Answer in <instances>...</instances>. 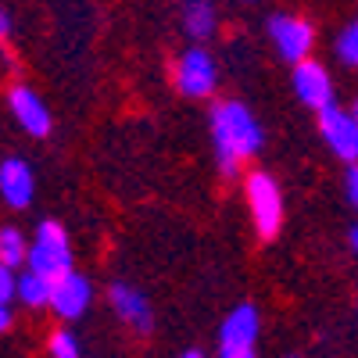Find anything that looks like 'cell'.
<instances>
[{
    "label": "cell",
    "instance_id": "1",
    "mask_svg": "<svg viewBox=\"0 0 358 358\" xmlns=\"http://www.w3.org/2000/svg\"><path fill=\"white\" fill-rule=\"evenodd\" d=\"M212 140L222 176H236L241 162L262 151V126L241 101H219L212 108Z\"/></svg>",
    "mask_w": 358,
    "mask_h": 358
},
{
    "label": "cell",
    "instance_id": "2",
    "mask_svg": "<svg viewBox=\"0 0 358 358\" xmlns=\"http://www.w3.org/2000/svg\"><path fill=\"white\" fill-rule=\"evenodd\" d=\"M25 265L33 268V273L47 276L50 283H57L65 273H72V244H69V236L62 229V222H40L36 229V241L29 244V258Z\"/></svg>",
    "mask_w": 358,
    "mask_h": 358
},
{
    "label": "cell",
    "instance_id": "3",
    "mask_svg": "<svg viewBox=\"0 0 358 358\" xmlns=\"http://www.w3.org/2000/svg\"><path fill=\"white\" fill-rule=\"evenodd\" d=\"M244 194H248V208H251V219L258 226V233L265 241H273L283 226V197L280 187L268 172H251L244 179Z\"/></svg>",
    "mask_w": 358,
    "mask_h": 358
},
{
    "label": "cell",
    "instance_id": "4",
    "mask_svg": "<svg viewBox=\"0 0 358 358\" xmlns=\"http://www.w3.org/2000/svg\"><path fill=\"white\" fill-rule=\"evenodd\" d=\"M258 348V308L236 305L219 326V355L222 358H251Z\"/></svg>",
    "mask_w": 358,
    "mask_h": 358
},
{
    "label": "cell",
    "instance_id": "5",
    "mask_svg": "<svg viewBox=\"0 0 358 358\" xmlns=\"http://www.w3.org/2000/svg\"><path fill=\"white\" fill-rule=\"evenodd\" d=\"M268 40L283 62H305L315 47V29L297 15H273L268 18Z\"/></svg>",
    "mask_w": 358,
    "mask_h": 358
},
{
    "label": "cell",
    "instance_id": "6",
    "mask_svg": "<svg viewBox=\"0 0 358 358\" xmlns=\"http://www.w3.org/2000/svg\"><path fill=\"white\" fill-rule=\"evenodd\" d=\"M219 83V69L212 62V54L204 47H190L183 57L176 62V86L183 97H212Z\"/></svg>",
    "mask_w": 358,
    "mask_h": 358
},
{
    "label": "cell",
    "instance_id": "7",
    "mask_svg": "<svg viewBox=\"0 0 358 358\" xmlns=\"http://www.w3.org/2000/svg\"><path fill=\"white\" fill-rule=\"evenodd\" d=\"M319 129L341 162H348V165L358 162V118L351 111H341L337 104H326L319 111Z\"/></svg>",
    "mask_w": 358,
    "mask_h": 358
},
{
    "label": "cell",
    "instance_id": "8",
    "mask_svg": "<svg viewBox=\"0 0 358 358\" xmlns=\"http://www.w3.org/2000/svg\"><path fill=\"white\" fill-rule=\"evenodd\" d=\"M108 301H111V312L122 319L133 334H140V337H147L155 330V312H151V301L140 294V290H133L129 283H111V290H108Z\"/></svg>",
    "mask_w": 358,
    "mask_h": 358
},
{
    "label": "cell",
    "instance_id": "9",
    "mask_svg": "<svg viewBox=\"0 0 358 358\" xmlns=\"http://www.w3.org/2000/svg\"><path fill=\"white\" fill-rule=\"evenodd\" d=\"M294 94H297V101H301L305 108L322 111L326 104H334V79L319 62L305 57V62L294 65Z\"/></svg>",
    "mask_w": 358,
    "mask_h": 358
},
{
    "label": "cell",
    "instance_id": "10",
    "mask_svg": "<svg viewBox=\"0 0 358 358\" xmlns=\"http://www.w3.org/2000/svg\"><path fill=\"white\" fill-rule=\"evenodd\" d=\"M8 104H11V115H15V122L29 133V136H36V140H47L50 129H54V118L47 111V104L33 94L29 86H11V94H8Z\"/></svg>",
    "mask_w": 358,
    "mask_h": 358
},
{
    "label": "cell",
    "instance_id": "11",
    "mask_svg": "<svg viewBox=\"0 0 358 358\" xmlns=\"http://www.w3.org/2000/svg\"><path fill=\"white\" fill-rule=\"evenodd\" d=\"M90 301H94V287H90V280L83 273H65L62 280L54 283V294H50V308L57 319H79Z\"/></svg>",
    "mask_w": 358,
    "mask_h": 358
},
{
    "label": "cell",
    "instance_id": "12",
    "mask_svg": "<svg viewBox=\"0 0 358 358\" xmlns=\"http://www.w3.org/2000/svg\"><path fill=\"white\" fill-rule=\"evenodd\" d=\"M0 194H4V201L11 208L33 204L36 179H33V169H29L22 158H4V165H0Z\"/></svg>",
    "mask_w": 358,
    "mask_h": 358
},
{
    "label": "cell",
    "instance_id": "13",
    "mask_svg": "<svg viewBox=\"0 0 358 358\" xmlns=\"http://www.w3.org/2000/svg\"><path fill=\"white\" fill-rule=\"evenodd\" d=\"M219 25V15H215V4L212 0H187L183 8V29L194 36V40H208Z\"/></svg>",
    "mask_w": 358,
    "mask_h": 358
},
{
    "label": "cell",
    "instance_id": "14",
    "mask_svg": "<svg viewBox=\"0 0 358 358\" xmlns=\"http://www.w3.org/2000/svg\"><path fill=\"white\" fill-rule=\"evenodd\" d=\"M50 294H54V283L47 276L33 273V268L22 273V280H18V301L25 308H47L50 305Z\"/></svg>",
    "mask_w": 358,
    "mask_h": 358
},
{
    "label": "cell",
    "instance_id": "15",
    "mask_svg": "<svg viewBox=\"0 0 358 358\" xmlns=\"http://www.w3.org/2000/svg\"><path fill=\"white\" fill-rule=\"evenodd\" d=\"M29 258V244H25V236L22 229L15 226H4V233H0V265H22Z\"/></svg>",
    "mask_w": 358,
    "mask_h": 358
},
{
    "label": "cell",
    "instance_id": "16",
    "mask_svg": "<svg viewBox=\"0 0 358 358\" xmlns=\"http://www.w3.org/2000/svg\"><path fill=\"white\" fill-rule=\"evenodd\" d=\"M337 57H341L344 65L358 69V22H351L344 33L337 36Z\"/></svg>",
    "mask_w": 358,
    "mask_h": 358
},
{
    "label": "cell",
    "instance_id": "17",
    "mask_svg": "<svg viewBox=\"0 0 358 358\" xmlns=\"http://www.w3.org/2000/svg\"><path fill=\"white\" fill-rule=\"evenodd\" d=\"M47 351H50L54 358H79V344H76V337H72L69 330H57V334H50Z\"/></svg>",
    "mask_w": 358,
    "mask_h": 358
},
{
    "label": "cell",
    "instance_id": "18",
    "mask_svg": "<svg viewBox=\"0 0 358 358\" xmlns=\"http://www.w3.org/2000/svg\"><path fill=\"white\" fill-rule=\"evenodd\" d=\"M18 297V280L11 265H0V305H11Z\"/></svg>",
    "mask_w": 358,
    "mask_h": 358
},
{
    "label": "cell",
    "instance_id": "19",
    "mask_svg": "<svg viewBox=\"0 0 358 358\" xmlns=\"http://www.w3.org/2000/svg\"><path fill=\"white\" fill-rule=\"evenodd\" d=\"M344 194H348V201L358 208V162H351V169H348V176H344Z\"/></svg>",
    "mask_w": 358,
    "mask_h": 358
},
{
    "label": "cell",
    "instance_id": "20",
    "mask_svg": "<svg viewBox=\"0 0 358 358\" xmlns=\"http://www.w3.org/2000/svg\"><path fill=\"white\" fill-rule=\"evenodd\" d=\"M0 33H4V40H8V33H11V15H0Z\"/></svg>",
    "mask_w": 358,
    "mask_h": 358
},
{
    "label": "cell",
    "instance_id": "21",
    "mask_svg": "<svg viewBox=\"0 0 358 358\" xmlns=\"http://www.w3.org/2000/svg\"><path fill=\"white\" fill-rule=\"evenodd\" d=\"M348 244H351V251L358 255V226H351V233H348Z\"/></svg>",
    "mask_w": 358,
    "mask_h": 358
},
{
    "label": "cell",
    "instance_id": "22",
    "mask_svg": "<svg viewBox=\"0 0 358 358\" xmlns=\"http://www.w3.org/2000/svg\"><path fill=\"white\" fill-rule=\"evenodd\" d=\"M351 115H355V118H358V97H355V104H351Z\"/></svg>",
    "mask_w": 358,
    "mask_h": 358
}]
</instances>
